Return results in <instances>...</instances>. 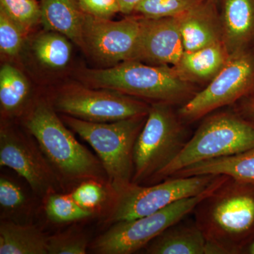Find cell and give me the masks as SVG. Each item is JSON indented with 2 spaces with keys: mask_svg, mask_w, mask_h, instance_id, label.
Here are the masks:
<instances>
[{
  "mask_svg": "<svg viewBox=\"0 0 254 254\" xmlns=\"http://www.w3.org/2000/svg\"><path fill=\"white\" fill-rule=\"evenodd\" d=\"M141 18L136 61L175 66L185 53L178 18Z\"/></svg>",
  "mask_w": 254,
  "mask_h": 254,
  "instance_id": "cell-13",
  "label": "cell"
},
{
  "mask_svg": "<svg viewBox=\"0 0 254 254\" xmlns=\"http://www.w3.org/2000/svg\"><path fill=\"white\" fill-rule=\"evenodd\" d=\"M120 9L123 14H128L133 12L135 8L141 0H118Z\"/></svg>",
  "mask_w": 254,
  "mask_h": 254,
  "instance_id": "cell-32",
  "label": "cell"
},
{
  "mask_svg": "<svg viewBox=\"0 0 254 254\" xmlns=\"http://www.w3.org/2000/svg\"><path fill=\"white\" fill-rule=\"evenodd\" d=\"M103 185L101 182L88 180L80 184L69 194L80 206L93 212L106 198V190Z\"/></svg>",
  "mask_w": 254,
  "mask_h": 254,
  "instance_id": "cell-28",
  "label": "cell"
},
{
  "mask_svg": "<svg viewBox=\"0 0 254 254\" xmlns=\"http://www.w3.org/2000/svg\"><path fill=\"white\" fill-rule=\"evenodd\" d=\"M218 176L168 177L150 186L131 182L114 194L109 221L113 224L141 218L178 200L199 195L211 186Z\"/></svg>",
  "mask_w": 254,
  "mask_h": 254,
  "instance_id": "cell-8",
  "label": "cell"
},
{
  "mask_svg": "<svg viewBox=\"0 0 254 254\" xmlns=\"http://www.w3.org/2000/svg\"><path fill=\"white\" fill-rule=\"evenodd\" d=\"M177 18L185 52L222 43V25L215 16L213 5L207 0Z\"/></svg>",
  "mask_w": 254,
  "mask_h": 254,
  "instance_id": "cell-14",
  "label": "cell"
},
{
  "mask_svg": "<svg viewBox=\"0 0 254 254\" xmlns=\"http://www.w3.org/2000/svg\"><path fill=\"white\" fill-rule=\"evenodd\" d=\"M203 0H141L133 12L148 18L178 17Z\"/></svg>",
  "mask_w": 254,
  "mask_h": 254,
  "instance_id": "cell-24",
  "label": "cell"
},
{
  "mask_svg": "<svg viewBox=\"0 0 254 254\" xmlns=\"http://www.w3.org/2000/svg\"><path fill=\"white\" fill-rule=\"evenodd\" d=\"M235 103V113L254 127V84L250 91Z\"/></svg>",
  "mask_w": 254,
  "mask_h": 254,
  "instance_id": "cell-31",
  "label": "cell"
},
{
  "mask_svg": "<svg viewBox=\"0 0 254 254\" xmlns=\"http://www.w3.org/2000/svg\"><path fill=\"white\" fill-rule=\"evenodd\" d=\"M193 212L207 254H245L254 240V183L227 177Z\"/></svg>",
  "mask_w": 254,
  "mask_h": 254,
  "instance_id": "cell-1",
  "label": "cell"
},
{
  "mask_svg": "<svg viewBox=\"0 0 254 254\" xmlns=\"http://www.w3.org/2000/svg\"><path fill=\"white\" fill-rule=\"evenodd\" d=\"M26 196L22 189L8 177L0 178V205L7 211L18 210L26 203Z\"/></svg>",
  "mask_w": 254,
  "mask_h": 254,
  "instance_id": "cell-29",
  "label": "cell"
},
{
  "mask_svg": "<svg viewBox=\"0 0 254 254\" xmlns=\"http://www.w3.org/2000/svg\"><path fill=\"white\" fill-rule=\"evenodd\" d=\"M41 22L47 31L58 32L83 48L86 13L78 0H41Z\"/></svg>",
  "mask_w": 254,
  "mask_h": 254,
  "instance_id": "cell-17",
  "label": "cell"
},
{
  "mask_svg": "<svg viewBox=\"0 0 254 254\" xmlns=\"http://www.w3.org/2000/svg\"><path fill=\"white\" fill-rule=\"evenodd\" d=\"M222 32L229 55L247 50L254 40V0H225Z\"/></svg>",
  "mask_w": 254,
  "mask_h": 254,
  "instance_id": "cell-15",
  "label": "cell"
},
{
  "mask_svg": "<svg viewBox=\"0 0 254 254\" xmlns=\"http://www.w3.org/2000/svg\"><path fill=\"white\" fill-rule=\"evenodd\" d=\"M254 84V55L248 50L230 55L226 64L199 93L178 111L182 121L192 123L214 110L235 104Z\"/></svg>",
  "mask_w": 254,
  "mask_h": 254,
  "instance_id": "cell-10",
  "label": "cell"
},
{
  "mask_svg": "<svg viewBox=\"0 0 254 254\" xmlns=\"http://www.w3.org/2000/svg\"><path fill=\"white\" fill-rule=\"evenodd\" d=\"M147 115L113 123H90L62 115V120L98 155L114 194L132 182L133 148Z\"/></svg>",
  "mask_w": 254,
  "mask_h": 254,
  "instance_id": "cell-4",
  "label": "cell"
},
{
  "mask_svg": "<svg viewBox=\"0 0 254 254\" xmlns=\"http://www.w3.org/2000/svg\"><path fill=\"white\" fill-rule=\"evenodd\" d=\"M24 126L62 185L81 184L88 180L108 183L99 158L75 138L50 102H37L26 115Z\"/></svg>",
  "mask_w": 254,
  "mask_h": 254,
  "instance_id": "cell-2",
  "label": "cell"
},
{
  "mask_svg": "<svg viewBox=\"0 0 254 254\" xmlns=\"http://www.w3.org/2000/svg\"><path fill=\"white\" fill-rule=\"evenodd\" d=\"M30 88L22 73L6 64L0 69V105L1 112L13 117L22 111L27 103Z\"/></svg>",
  "mask_w": 254,
  "mask_h": 254,
  "instance_id": "cell-21",
  "label": "cell"
},
{
  "mask_svg": "<svg viewBox=\"0 0 254 254\" xmlns=\"http://www.w3.org/2000/svg\"><path fill=\"white\" fill-rule=\"evenodd\" d=\"M0 11L26 33L41 21V5L36 0H0Z\"/></svg>",
  "mask_w": 254,
  "mask_h": 254,
  "instance_id": "cell-25",
  "label": "cell"
},
{
  "mask_svg": "<svg viewBox=\"0 0 254 254\" xmlns=\"http://www.w3.org/2000/svg\"><path fill=\"white\" fill-rule=\"evenodd\" d=\"M245 254H254V240L252 243L250 244V245L247 247V250H246Z\"/></svg>",
  "mask_w": 254,
  "mask_h": 254,
  "instance_id": "cell-33",
  "label": "cell"
},
{
  "mask_svg": "<svg viewBox=\"0 0 254 254\" xmlns=\"http://www.w3.org/2000/svg\"><path fill=\"white\" fill-rule=\"evenodd\" d=\"M224 175L238 181L254 183V147L237 154L201 162L170 177Z\"/></svg>",
  "mask_w": 254,
  "mask_h": 254,
  "instance_id": "cell-19",
  "label": "cell"
},
{
  "mask_svg": "<svg viewBox=\"0 0 254 254\" xmlns=\"http://www.w3.org/2000/svg\"><path fill=\"white\" fill-rule=\"evenodd\" d=\"M57 113L90 123H113L147 115L150 105L120 92L69 85L60 89L50 102Z\"/></svg>",
  "mask_w": 254,
  "mask_h": 254,
  "instance_id": "cell-9",
  "label": "cell"
},
{
  "mask_svg": "<svg viewBox=\"0 0 254 254\" xmlns=\"http://www.w3.org/2000/svg\"><path fill=\"white\" fill-rule=\"evenodd\" d=\"M78 1L86 14L95 17L110 18L121 12L118 0H78Z\"/></svg>",
  "mask_w": 254,
  "mask_h": 254,
  "instance_id": "cell-30",
  "label": "cell"
},
{
  "mask_svg": "<svg viewBox=\"0 0 254 254\" xmlns=\"http://www.w3.org/2000/svg\"><path fill=\"white\" fill-rule=\"evenodd\" d=\"M254 147V127L236 113L210 115L154 182L195 164L237 154Z\"/></svg>",
  "mask_w": 254,
  "mask_h": 254,
  "instance_id": "cell-6",
  "label": "cell"
},
{
  "mask_svg": "<svg viewBox=\"0 0 254 254\" xmlns=\"http://www.w3.org/2000/svg\"><path fill=\"white\" fill-rule=\"evenodd\" d=\"M26 32L0 11V50L7 57L19 54Z\"/></svg>",
  "mask_w": 254,
  "mask_h": 254,
  "instance_id": "cell-27",
  "label": "cell"
},
{
  "mask_svg": "<svg viewBox=\"0 0 254 254\" xmlns=\"http://www.w3.org/2000/svg\"><path fill=\"white\" fill-rule=\"evenodd\" d=\"M85 86L111 90L154 103L189 101L193 93L190 82L168 65L143 64L128 61L109 68L86 69L79 75Z\"/></svg>",
  "mask_w": 254,
  "mask_h": 254,
  "instance_id": "cell-3",
  "label": "cell"
},
{
  "mask_svg": "<svg viewBox=\"0 0 254 254\" xmlns=\"http://www.w3.org/2000/svg\"><path fill=\"white\" fill-rule=\"evenodd\" d=\"M66 36L53 31H48L36 37L33 50L38 61L47 68L60 70L67 66L72 47Z\"/></svg>",
  "mask_w": 254,
  "mask_h": 254,
  "instance_id": "cell-22",
  "label": "cell"
},
{
  "mask_svg": "<svg viewBox=\"0 0 254 254\" xmlns=\"http://www.w3.org/2000/svg\"><path fill=\"white\" fill-rule=\"evenodd\" d=\"M141 34V16L113 21L86 14L82 49L112 66L136 61Z\"/></svg>",
  "mask_w": 254,
  "mask_h": 254,
  "instance_id": "cell-11",
  "label": "cell"
},
{
  "mask_svg": "<svg viewBox=\"0 0 254 254\" xmlns=\"http://www.w3.org/2000/svg\"><path fill=\"white\" fill-rule=\"evenodd\" d=\"M0 254H48V237L34 225L3 220Z\"/></svg>",
  "mask_w": 254,
  "mask_h": 254,
  "instance_id": "cell-20",
  "label": "cell"
},
{
  "mask_svg": "<svg viewBox=\"0 0 254 254\" xmlns=\"http://www.w3.org/2000/svg\"><path fill=\"white\" fill-rule=\"evenodd\" d=\"M45 210L47 218L55 223H66L88 218L93 211L83 208L73 199L71 195L51 193L46 197Z\"/></svg>",
  "mask_w": 254,
  "mask_h": 254,
  "instance_id": "cell-23",
  "label": "cell"
},
{
  "mask_svg": "<svg viewBox=\"0 0 254 254\" xmlns=\"http://www.w3.org/2000/svg\"><path fill=\"white\" fill-rule=\"evenodd\" d=\"M218 175L208 190L195 196L178 200L154 213L115 222L91 244V250L99 254H130L145 248L168 227L182 221L195 206L225 181Z\"/></svg>",
  "mask_w": 254,
  "mask_h": 254,
  "instance_id": "cell-7",
  "label": "cell"
},
{
  "mask_svg": "<svg viewBox=\"0 0 254 254\" xmlns=\"http://www.w3.org/2000/svg\"><path fill=\"white\" fill-rule=\"evenodd\" d=\"M172 105L166 103L150 105L146 121L133 148V183L154 182L190 138Z\"/></svg>",
  "mask_w": 254,
  "mask_h": 254,
  "instance_id": "cell-5",
  "label": "cell"
},
{
  "mask_svg": "<svg viewBox=\"0 0 254 254\" xmlns=\"http://www.w3.org/2000/svg\"><path fill=\"white\" fill-rule=\"evenodd\" d=\"M0 165L12 169L39 196L47 197L63 186L33 136L7 125L0 130Z\"/></svg>",
  "mask_w": 254,
  "mask_h": 254,
  "instance_id": "cell-12",
  "label": "cell"
},
{
  "mask_svg": "<svg viewBox=\"0 0 254 254\" xmlns=\"http://www.w3.org/2000/svg\"><path fill=\"white\" fill-rule=\"evenodd\" d=\"M184 220L168 227L145 248L148 254H207L208 243L195 222Z\"/></svg>",
  "mask_w": 254,
  "mask_h": 254,
  "instance_id": "cell-16",
  "label": "cell"
},
{
  "mask_svg": "<svg viewBox=\"0 0 254 254\" xmlns=\"http://www.w3.org/2000/svg\"><path fill=\"white\" fill-rule=\"evenodd\" d=\"M88 247V239L77 232H64L48 237V254H85Z\"/></svg>",
  "mask_w": 254,
  "mask_h": 254,
  "instance_id": "cell-26",
  "label": "cell"
},
{
  "mask_svg": "<svg viewBox=\"0 0 254 254\" xmlns=\"http://www.w3.org/2000/svg\"><path fill=\"white\" fill-rule=\"evenodd\" d=\"M230 55L220 43L195 50L185 52L174 68L187 81L212 80L226 64Z\"/></svg>",
  "mask_w": 254,
  "mask_h": 254,
  "instance_id": "cell-18",
  "label": "cell"
}]
</instances>
